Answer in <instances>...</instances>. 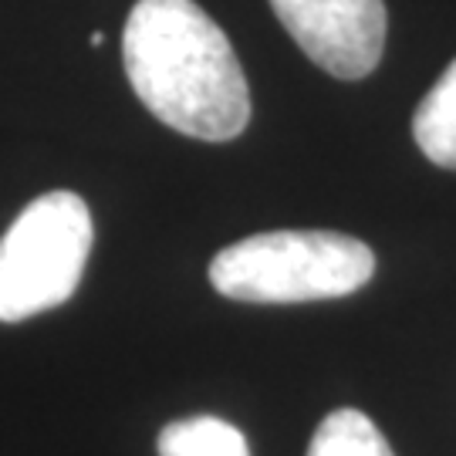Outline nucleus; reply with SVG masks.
Wrapping results in <instances>:
<instances>
[{
  "instance_id": "obj_1",
  "label": "nucleus",
  "mask_w": 456,
  "mask_h": 456,
  "mask_svg": "<svg viewBox=\"0 0 456 456\" xmlns=\"http://www.w3.org/2000/svg\"><path fill=\"white\" fill-rule=\"evenodd\" d=\"M122 61L135 98L163 126L230 142L250 122V88L224 28L196 0H135Z\"/></svg>"
},
{
  "instance_id": "obj_2",
  "label": "nucleus",
  "mask_w": 456,
  "mask_h": 456,
  "mask_svg": "<svg viewBox=\"0 0 456 456\" xmlns=\"http://www.w3.org/2000/svg\"><path fill=\"white\" fill-rule=\"evenodd\" d=\"M375 274V254L335 230H267L224 247L210 261V284L230 301L305 305L345 297Z\"/></svg>"
},
{
  "instance_id": "obj_3",
  "label": "nucleus",
  "mask_w": 456,
  "mask_h": 456,
  "mask_svg": "<svg viewBox=\"0 0 456 456\" xmlns=\"http://www.w3.org/2000/svg\"><path fill=\"white\" fill-rule=\"evenodd\" d=\"M92 210L78 193L31 200L0 237V322H24L78 291L92 254Z\"/></svg>"
},
{
  "instance_id": "obj_4",
  "label": "nucleus",
  "mask_w": 456,
  "mask_h": 456,
  "mask_svg": "<svg viewBox=\"0 0 456 456\" xmlns=\"http://www.w3.org/2000/svg\"><path fill=\"white\" fill-rule=\"evenodd\" d=\"M271 7L294 45L342 82H359L382 61L386 0H271Z\"/></svg>"
},
{
  "instance_id": "obj_5",
  "label": "nucleus",
  "mask_w": 456,
  "mask_h": 456,
  "mask_svg": "<svg viewBox=\"0 0 456 456\" xmlns=\"http://www.w3.org/2000/svg\"><path fill=\"white\" fill-rule=\"evenodd\" d=\"M412 139L429 163L456 169V61L419 102L412 115Z\"/></svg>"
},
{
  "instance_id": "obj_6",
  "label": "nucleus",
  "mask_w": 456,
  "mask_h": 456,
  "mask_svg": "<svg viewBox=\"0 0 456 456\" xmlns=\"http://www.w3.org/2000/svg\"><path fill=\"white\" fill-rule=\"evenodd\" d=\"M159 456H250L247 436L227 419L190 416L163 426Z\"/></svg>"
},
{
  "instance_id": "obj_7",
  "label": "nucleus",
  "mask_w": 456,
  "mask_h": 456,
  "mask_svg": "<svg viewBox=\"0 0 456 456\" xmlns=\"http://www.w3.org/2000/svg\"><path fill=\"white\" fill-rule=\"evenodd\" d=\"M308 456H395L379 426L359 409H335L314 429Z\"/></svg>"
},
{
  "instance_id": "obj_8",
  "label": "nucleus",
  "mask_w": 456,
  "mask_h": 456,
  "mask_svg": "<svg viewBox=\"0 0 456 456\" xmlns=\"http://www.w3.org/2000/svg\"><path fill=\"white\" fill-rule=\"evenodd\" d=\"M102 45H105V34L95 31V34H92V48H102Z\"/></svg>"
}]
</instances>
